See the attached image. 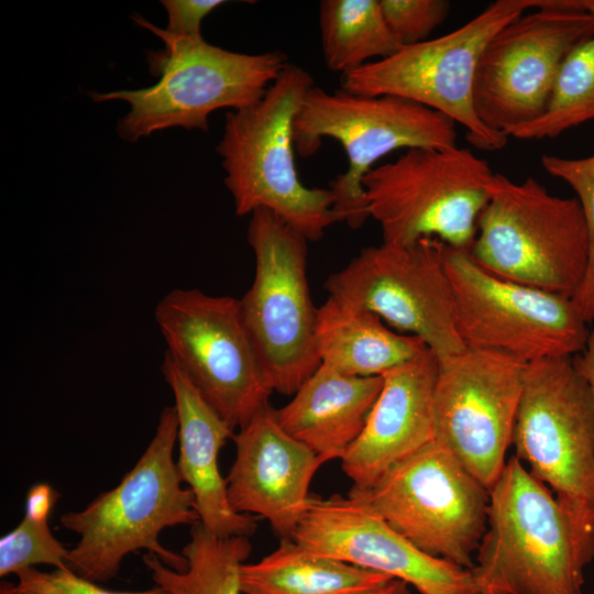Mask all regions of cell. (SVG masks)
Masks as SVG:
<instances>
[{
	"label": "cell",
	"instance_id": "cell-24",
	"mask_svg": "<svg viewBox=\"0 0 594 594\" xmlns=\"http://www.w3.org/2000/svg\"><path fill=\"white\" fill-rule=\"evenodd\" d=\"M251 550L249 537L219 538L198 521L182 550L186 570H174L150 552L142 559L154 584L169 594H242L240 568Z\"/></svg>",
	"mask_w": 594,
	"mask_h": 594
},
{
	"label": "cell",
	"instance_id": "cell-2",
	"mask_svg": "<svg viewBox=\"0 0 594 594\" xmlns=\"http://www.w3.org/2000/svg\"><path fill=\"white\" fill-rule=\"evenodd\" d=\"M177 436L176 408L166 406L154 437L121 482L84 509L62 515V526L79 536L68 551L67 568L92 582L105 583L118 576L128 554L147 550L167 566L186 570V558L158 540L165 528L199 521L194 495L182 486L173 460Z\"/></svg>",
	"mask_w": 594,
	"mask_h": 594
},
{
	"label": "cell",
	"instance_id": "cell-26",
	"mask_svg": "<svg viewBox=\"0 0 594 594\" xmlns=\"http://www.w3.org/2000/svg\"><path fill=\"white\" fill-rule=\"evenodd\" d=\"M594 16V0H582ZM594 119V34L566 56L549 105L537 120L515 131L519 140L553 139Z\"/></svg>",
	"mask_w": 594,
	"mask_h": 594
},
{
	"label": "cell",
	"instance_id": "cell-4",
	"mask_svg": "<svg viewBox=\"0 0 594 594\" xmlns=\"http://www.w3.org/2000/svg\"><path fill=\"white\" fill-rule=\"evenodd\" d=\"M315 86L308 72L287 64L254 105L229 111L217 145L235 213L266 208L308 241H319L338 221L329 188H309L298 177L293 122Z\"/></svg>",
	"mask_w": 594,
	"mask_h": 594
},
{
	"label": "cell",
	"instance_id": "cell-32",
	"mask_svg": "<svg viewBox=\"0 0 594 594\" xmlns=\"http://www.w3.org/2000/svg\"><path fill=\"white\" fill-rule=\"evenodd\" d=\"M59 498V494L47 483H36L26 495L24 516L33 520H48L50 514Z\"/></svg>",
	"mask_w": 594,
	"mask_h": 594
},
{
	"label": "cell",
	"instance_id": "cell-7",
	"mask_svg": "<svg viewBox=\"0 0 594 594\" xmlns=\"http://www.w3.org/2000/svg\"><path fill=\"white\" fill-rule=\"evenodd\" d=\"M255 275L240 302L242 322L267 387L294 395L321 365L317 311L307 278L308 240L266 208L251 213Z\"/></svg>",
	"mask_w": 594,
	"mask_h": 594
},
{
	"label": "cell",
	"instance_id": "cell-36",
	"mask_svg": "<svg viewBox=\"0 0 594 594\" xmlns=\"http://www.w3.org/2000/svg\"><path fill=\"white\" fill-rule=\"evenodd\" d=\"M484 594H510V593H503V592H487V593H484Z\"/></svg>",
	"mask_w": 594,
	"mask_h": 594
},
{
	"label": "cell",
	"instance_id": "cell-10",
	"mask_svg": "<svg viewBox=\"0 0 594 594\" xmlns=\"http://www.w3.org/2000/svg\"><path fill=\"white\" fill-rule=\"evenodd\" d=\"M594 34V16L582 0H542L504 25L483 50L474 76L480 121L508 136L540 118L560 68Z\"/></svg>",
	"mask_w": 594,
	"mask_h": 594
},
{
	"label": "cell",
	"instance_id": "cell-14",
	"mask_svg": "<svg viewBox=\"0 0 594 594\" xmlns=\"http://www.w3.org/2000/svg\"><path fill=\"white\" fill-rule=\"evenodd\" d=\"M444 267L466 348L508 353L526 363L584 351L591 331L572 298L494 276L469 250L447 244Z\"/></svg>",
	"mask_w": 594,
	"mask_h": 594
},
{
	"label": "cell",
	"instance_id": "cell-35",
	"mask_svg": "<svg viewBox=\"0 0 594 594\" xmlns=\"http://www.w3.org/2000/svg\"><path fill=\"white\" fill-rule=\"evenodd\" d=\"M13 585L14 583L2 580L0 582V594H15Z\"/></svg>",
	"mask_w": 594,
	"mask_h": 594
},
{
	"label": "cell",
	"instance_id": "cell-30",
	"mask_svg": "<svg viewBox=\"0 0 594 594\" xmlns=\"http://www.w3.org/2000/svg\"><path fill=\"white\" fill-rule=\"evenodd\" d=\"M15 594H169L160 586L150 590L120 592L99 586L69 568H56L51 572L28 568L15 574Z\"/></svg>",
	"mask_w": 594,
	"mask_h": 594
},
{
	"label": "cell",
	"instance_id": "cell-5",
	"mask_svg": "<svg viewBox=\"0 0 594 594\" xmlns=\"http://www.w3.org/2000/svg\"><path fill=\"white\" fill-rule=\"evenodd\" d=\"M479 217L473 260L503 279L572 298L590 262V238L576 198L551 195L534 177L495 173Z\"/></svg>",
	"mask_w": 594,
	"mask_h": 594
},
{
	"label": "cell",
	"instance_id": "cell-18",
	"mask_svg": "<svg viewBox=\"0 0 594 594\" xmlns=\"http://www.w3.org/2000/svg\"><path fill=\"white\" fill-rule=\"evenodd\" d=\"M235 460L227 477L231 507L266 519L292 539L309 499V485L326 461L289 436L268 406L233 435Z\"/></svg>",
	"mask_w": 594,
	"mask_h": 594
},
{
	"label": "cell",
	"instance_id": "cell-1",
	"mask_svg": "<svg viewBox=\"0 0 594 594\" xmlns=\"http://www.w3.org/2000/svg\"><path fill=\"white\" fill-rule=\"evenodd\" d=\"M594 526L515 455L490 490L486 530L472 573L481 594H583Z\"/></svg>",
	"mask_w": 594,
	"mask_h": 594
},
{
	"label": "cell",
	"instance_id": "cell-17",
	"mask_svg": "<svg viewBox=\"0 0 594 594\" xmlns=\"http://www.w3.org/2000/svg\"><path fill=\"white\" fill-rule=\"evenodd\" d=\"M292 539L317 554L403 580L420 594H481L472 570L422 552L351 494L310 496Z\"/></svg>",
	"mask_w": 594,
	"mask_h": 594
},
{
	"label": "cell",
	"instance_id": "cell-29",
	"mask_svg": "<svg viewBox=\"0 0 594 594\" xmlns=\"http://www.w3.org/2000/svg\"><path fill=\"white\" fill-rule=\"evenodd\" d=\"M383 16L402 47L426 41L449 14L444 0H380Z\"/></svg>",
	"mask_w": 594,
	"mask_h": 594
},
{
	"label": "cell",
	"instance_id": "cell-9",
	"mask_svg": "<svg viewBox=\"0 0 594 594\" xmlns=\"http://www.w3.org/2000/svg\"><path fill=\"white\" fill-rule=\"evenodd\" d=\"M542 0H497L461 28L342 75L341 89L360 96H396L439 111L468 131L479 150L503 148L508 138L479 119L473 86L480 56L507 23Z\"/></svg>",
	"mask_w": 594,
	"mask_h": 594
},
{
	"label": "cell",
	"instance_id": "cell-8",
	"mask_svg": "<svg viewBox=\"0 0 594 594\" xmlns=\"http://www.w3.org/2000/svg\"><path fill=\"white\" fill-rule=\"evenodd\" d=\"M494 175L487 161L455 145L407 150L373 167L362 184L383 242L408 245L437 238L470 251Z\"/></svg>",
	"mask_w": 594,
	"mask_h": 594
},
{
	"label": "cell",
	"instance_id": "cell-27",
	"mask_svg": "<svg viewBox=\"0 0 594 594\" xmlns=\"http://www.w3.org/2000/svg\"><path fill=\"white\" fill-rule=\"evenodd\" d=\"M541 165L553 177L565 182L576 194L590 238V262L585 278L572 300L586 323L594 322V155L566 158L544 154Z\"/></svg>",
	"mask_w": 594,
	"mask_h": 594
},
{
	"label": "cell",
	"instance_id": "cell-6",
	"mask_svg": "<svg viewBox=\"0 0 594 594\" xmlns=\"http://www.w3.org/2000/svg\"><path fill=\"white\" fill-rule=\"evenodd\" d=\"M343 146L348 168L329 183L338 221L359 229L369 219L364 176L398 148L457 145L455 122L443 113L396 96H360L312 86L293 122V141L301 157L315 155L322 139Z\"/></svg>",
	"mask_w": 594,
	"mask_h": 594
},
{
	"label": "cell",
	"instance_id": "cell-12",
	"mask_svg": "<svg viewBox=\"0 0 594 594\" xmlns=\"http://www.w3.org/2000/svg\"><path fill=\"white\" fill-rule=\"evenodd\" d=\"M422 552L474 568L487 526L490 491L438 441L396 464L372 487L351 488Z\"/></svg>",
	"mask_w": 594,
	"mask_h": 594
},
{
	"label": "cell",
	"instance_id": "cell-13",
	"mask_svg": "<svg viewBox=\"0 0 594 594\" xmlns=\"http://www.w3.org/2000/svg\"><path fill=\"white\" fill-rule=\"evenodd\" d=\"M154 318L165 352L232 430L271 406L239 299L176 288L157 302Z\"/></svg>",
	"mask_w": 594,
	"mask_h": 594
},
{
	"label": "cell",
	"instance_id": "cell-33",
	"mask_svg": "<svg viewBox=\"0 0 594 594\" xmlns=\"http://www.w3.org/2000/svg\"><path fill=\"white\" fill-rule=\"evenodd\" d=\"M573 361L594 392V330L590 332L586 346L582 354L574 356Z\"/></svg>",
	"mask_w": 594,
	"mask_h": 594
},
{
	"label": "cell",
	"instance_id": "cell-21",
	"mask_svg": "<svg viewBox=\"0 0 594 594\" xmlns=\"http://www.w3.org/2000/svg\"><path fill=\"white\" fill-rule=\"evenodd\" d=\"M383 375L351 376L324 364L274 414L279 426L326 462L341 459L361 435Z\"/></svg>",
	"mask_w": 594,
	"mask_h": 594
},
{
	"label": "cell",
	"instance_id": "cell-28",
	"mask_svg": "<svg viewBox=\"0 0 594 594\" xmlns=\"http://www.w3.org/2000/svg\"><path fill=\"white\" fill-rule=\"evenodd\" d=\"M69 549L51 531L48 520L23 517L21 522L0 539V576L38 564L66 568Z\"/></svg>",
	"mask_w": 594,
	"mask_h": 594
},
{
	"label": "cell",
	"instance_id": "cell-31",
	"mask_svg": "<svg viewBox=\"0 0 594 594\" xmlns=\"http://www.w3.org/2000/svg\"><path fill=\"white\" fill-rule=\"evenodd\" d=\"M223 3V0H163L162 4L168 14L165 30L178 37H202L201 21Z\"/></svg>",
	"mask_w": 594,
	"mask_h": 594
},
{
	"label": "cell",
	"instance_id": "cell-11",
	"mask_svg": "<svg viewBox=\"0 0 594 594\" xmlns=\"http://www.w3.org/2000/svg\"><path fill=\"white\" fill-rule=\"evenodd\" d=\"M512 444L536 479L594 526V392L573 356L527 363Z\"/></svg>",
	"mask_w": 594,
	"mask_h": 594
},
{
	"label": "cell",
	"instance_id": "cell-19",
	"mask_svg": "<svg viewBox=\"0 0 594 594\" xmlns=\"http://www.w3.org/2000/svg\"><path fill=\"white\" fill-rule=\"evenodd\" d=\"M439 367V359L428 348L383 374V387L365 426L341 458L353 490H369L435 440L433 393Z\"/></svg>",
	"mask_w": 594,
	"mask_h": 594
},
{
	"label": "cell",
	"instance_id": "cell-20",
	"mask_svg": "<svg viewBox=\"0 0 594 594\" xmlns=\"http://www.w3.org/2000/svg\"><path fill=\"white\" fill-rule=\"evenodd\" d=\"M161 371L173 392L178 418L177 471L194 495L199 522L219 538L250 537L256 529V517L231 507L227 479L219 470V452L232 439L233 430L209 407L166 352Z\"/></svg>",
	"mask_w": 594,
	"mask_h": 594
},
{
	"label": "cell",
	"instance_id": "cell-22",
	"mask_svg": "<svg viewBox=\"0 0 594 594\" xmlns=\"http://www.w3.org/2000/svg\"><path fill=\"white\" fill-rule=\"evenodd\" d=\"M316 345L321 364L351 376L383 375L428 349L420 338L388 329L375 312L331 296L318 307Z\"/></svg>",
	"mask_w": 594,
	"mask_h": 594
},
{
	"label": "cell",
	"instance_id": "cell-16",
	"mask_svg": "<svg viewBox=\"0 0 594 594\" xmlns=\"http://www.w3.org/2000/svg\"><path fill=\"white\" fill-rule=\"evenodd\" d=\"M526 365L508 353L471 348L440 362L435 440L488 491L506 464Z\"/></svg>",
	"mask_w": 594,
	"mask_h": 594
},
{
	"label": "cell",
	"instance_id": "cell-3",
	"mask_svg": "<svg viewBox=\"0 0 594 594\" xmlns=\"http://www.w3.org/2000/svg\"><path fill=\"white\" fill-rule=\"evenodd\" d=\"M132 19L164 43L163 50L146 53L150 72L158 81L139 90L87 92L96 102L123 100L130 105V111L118 121L117 132L132 143L175 127L207 132L210 113L254 105L288 64L280 51L253 55L230 52L202 37L175 36L140 14Z\"/></svg>",
	"mask_w": 594,
	"mask_h": 594
},
{
	"label": "cell",
	"instance_id": "cell-15",
	"mask_svg": "<svg viewBox=\"0 0 594 594\" xmlns=\"http://www.w3.org/2000/svg\"><path fill=\"white\" fill-rule=\"evenodd\" d=\"M444 249L437 238L408 245L383 242L363 249L328 277L324 288L329 296L369 309L420 338L444 362L466 350L455 324Z\"/></svg>",
	"mask_w": 594,
	"mask_h": 594
},
{
	"label": "cell",
	"instance_id": "cell-34",
	"mask_svg": "<svg viewBox=\"0 0 594 594\" xmlns=\"http://www.w3.org/2000/svg\"><path fill=\"white\" fill-rule=\"evenodd\" d=\"M409 584L399 579H392L382 587L374 590L367 594H411Z\"/></svg>",
	"mask_w": 594,
	"mask_h": 594
},
{
	"label": "cell",
	"instance_id": "cell-23",
	"mask_svg": "<svg viewBox=\"0 0 594 594\" xmlns=\"http://www.w3.org/2000/svg\"><path fill=\"white\" fill-rule=\"evenodd\" d=\"M392 576L317 554L293 539L240 568L242 594H367Z\"/></svg>",
	"mask_w": 594,
	"mask_h": 594
},
{
	"label": "cell",
	"instance_id": "cell-25",
	"mask_svg": "<svg viewBox=\"0 0 594 594\" xmlns=\"http://www.w3.org/2000/svg\"><path fill=\"white\" fill-rule=\"evenodd\" d=\"M319 25L326 65L342 75L402 48L383 16L380 0H323Z\"/></svg>",
	"mask_w": 594,
	"mask_h": 594
}]
</instances>
